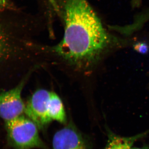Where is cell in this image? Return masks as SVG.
Here are the masks:
<instances>
[{"mask_svg":"<svg viewBox=\"0 0 149 149\" xmlns=\"http://www.w3.org/2000/svg\"><path fill=\"white\" fill-rule=\"evenodd\" d=\"M142 2V0H132V6L133 7H138L140 6Z\"/></svg>","mask_w":149,"mask_h":149,"instance_id":"obj_11","label":"cell"},{"mask_svg":"<svg viewBox=\"0 0 149 149\" xmlns=\"http://www.w3.org/2000/svg\"><path fill=\"white\" fill-rule=\"evenodd\" d=\"M48 113L51 120L64 123L66 115L61 99L56 93L51 92L48 103Z\"/></svg>","mask_w":149,"mask_h":149,"instance_id":"obj_7","label":"cell"},{"mask_svg":"<svg viewBox=\"0 0 149 149\" xmlns=\"http://www.w3.org/2000/svg\"><path fill=\"white\" fill-rule=\"evenodd\" d=\"M134 49L139 53L146 54L148 52L149 47L146 43L138 42L134 45Z\"/></svg>","mask_w":149,"mask_h":149,"instance_id":"obj_8","label":"cell"},{"mask_svg":"<svg viewBox=\"0 0 149 149\" xmlns=\"http://www.w3.org/2000/svg\"><path fill=\"white\" fill-rule=\"evenodd\" d=\"M52 4V5L53 6L54 8L57 11H58L59 10L58 7L57 5V4L55 0H48Z\"/></svg>","mask_w":149,"mask_h":149,"instance_id":"obj_12","label":"cell"},{"mask_svg":"<svg viewBox=\"0 0 149 149\" xmlns=\"http://www.w3.org/2000/svg\"><path fill=\"white\" fill-rule=\"evenodd\" d=\"M51 93L45 89L37 90L25 106V114L39 128L46 126L52 121L48 113V101Z\"/></svg>","mask_w":149,"mask_h":149,"instance_id":"obj_3","label":"cell"},{"mask_svg":"<svg viewBox=\"0 0 149 149\" xmlns=\"http://www.w3.org/2000/svg\"><path fill=\"white\" fill-rule=\"evenodd\" d=\"M5 122L9 140L17 149L44 147L39 136L38 126L31 119L22 115Z\"/></svg>","mask_w":149,"mask_h":149,"instance_id":"obj_2","label":"cell"},{"mask_svg":"<svg viewBox=\"0 0 149 149\" xmlns=\"http://www.w3.org/2000/svg\"><path fill=\"white\" fill-rule=\"evenodd\" d=\"M131 149H149L148 148H132Z\"/></svg>","mask_w":149,"mask_h":149,"instance_id":"obj_13","label":"cell"},{"mask_svg":"<svg viewBox=\"0 0 149 149\" xmlns=\"http://www.w3.org/2000/svg\"><path fill=\"white\" fill-rule=\"evenodd\" d=\"M9 7L8 0H0V9H3Z\"/></svg>","mask_w":149,"mask_h":149,"instance_id":"obj_10","label":"cell"},{"mask_svg":"<svg viewBox=\"0 0 149 149\" xmlns=\"http://www.w3.org/2000/svg\"><path fill=\"white\" fill-rule=\"evenodd\" d=\"M64 34L55 51L70 63L86 68L106 49L110 37L87 0H65Z\"/></svg>","mask_w":149,"mask_h":149,"instance_id":"obj_1","label":"cell"},{"mask_svg":"<svg viewBox=\"0 0 149 149\" xmlns=\"http://www.w3.org/2000/svg\"><path fill=\"white\" fill-rule=\"evenodd\" d=\"M53 149H88L80 133L70 126L58 130L54 136Z\"/></svg>","mask_w":149,"mask_h":149,"instance_id":"obj_5","label":"cell"},{"mask_svg":"<svg viewBox=\"0 0 149 149\" xmlns=\"http://www.w3.org/2000/svg\"><path fill=\"white\" fill-rule=\"evenodd\" d=\"M149 133V130L136 136L122 137L112 133H109L107 143L104 149H131L136 141Z\"/></svg>","mask_w":149,"mask_h":149,"instance_id":"obj_6","label":"cell"},{"mask_svg":"<svg viewBox=\"0 0 149 149\" xmlns=\"http://www.w3.org/2000/svg\"><path fill=\"white\" fill-rule=\"evenodd\" d=\"M5 36L2 27L0 25V56L3 53L6 45Z\"/></svg>","mask_w":149,"mask_h":149,"instance_id":"obj_9","label":"cell"},{"mask_svg":"<svg viewBox=\"0 0 149 149\" xmlns=\"http://www.w3.org/2000/svg\"><path fill=\"white\" fill-rule=\"evenodd\" d=\"M24 82L12 90L0 93V117L5 121L22 115L25 106L21 97Z\"/></svg>","mask_w":149,"mask_h":149,"instance_id":"obj_4","label":"cell"}]
</instances>
